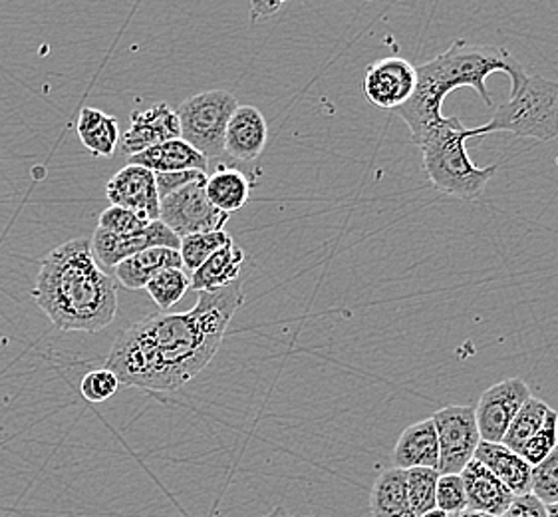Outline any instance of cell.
Masks as SVG:
<instances>
[{"label":"cell","instance_id":"30","mask_svg":"<svg viewBox=\"0 0 558 517\" xmlns=\"http://www.w3.org/2000/svg\"><path fill=\"white\" fill-rule=\"evenodd\" d=\"M122 388L120 378L113 374L110 369H98V371H89L88 374H84L82 384H80V393L94 405H100L110 400L113 394L118 393Z\"/></svg>","mask_w":558,"mask_h":517},{"label":"cell","instance_id":"37","mask_svg":"<svg viewBox=\"0 0 558 517\" xmlns=\"http://www.w3.org/2000/svg\"><path fill=\"white\" fill-rule=\"evenodd\" d=\"M420 517H449V514H446L444 509H439V507H434V509H429V512H425Z\"/></svg>","mask_w":558,"mask_h":517},{"label":"cell","instance_id":"6","mask_svg":"<svg viewBox=\"0 0 558 517\" xmlns=\"http://www.w3.org/2000/svg\"><path fill=\"white\" fill-rule=\"evenodd\" d=\"M239 101L231 92L207 91L179 104L181 137L209 159L225 154V134Z\"/></svg>","mask_w":558,"mask_h":517},{"label":"cell","instance_id":"22","mask_svg":"<svg viewBox=\"0 0 558 517\" xmlns=\"http://www.w3.org/2000/svg\"><path fill=\"white\" fill-rule=\"evenodd\" d=\"M76 130L80 142L96 158H112L122 137L118 120L98 108H82Z\"/></svg>","mask_w":558,"mask_h":517},{"label":"cell","instance_id":"39","mask_svg":"<svg viewBox=\"0 0 558 517\" xmlns=\"http://www.w3.org/2000/svg\"><path fill=\"white\" fill-rule=\"evenodd\" d=\"M548 517H558V504H553V506H547Z\"/></svg>","mask_w":558,"mask_h":517},{"label":"cell","instance_id":"8","mask_svg":"<svg viewBox=\"0 0 558 517\" xmlns=\"http://www.w3.org/2000/svg\"><path fill=\"white\" fill-rule=\"evenodd\" d=\"M439 442V473H461L473 460L481 436L473 406H446L432 417Z\"/></svg>","mask_w":558,"mask_h":517},{"label":"cell","instance_id":"20","mask_svg":"<svg viewBox=\"0 0 558 517\" xmlns=\"http://www.w3.org/2000/svg\"><path fill=\"white\" fill-rule=\"evenodd\" d=\"M245 263V251L229 241L225 248L215 251L199 269L190 275V289L197 292H211L241 279V269Z\"/></svg>","mask_w":558,"mask_h":517},{"label":"cell","instance_id":"35","mask_svg":"<svg viewBox=\"0 0 558 517\" xmlns=\"http://www.w3.org/2000/svg\"><path fill=\"white\" fill-rule=\"evenodd\" d=\"M287 0H253V21L258 16H270L279 11Z\"/></svg>","mask_w":558,"mask_h":517},{"label":"cell","instance_id":"29","mask_svg":"<svg viewBox=\"0 0 558 517\" xmlns=\"http://www.w3.org/2000/svg\"><path fill=\"white\" fill-rule=\"evenodd\" d=\"M558 444V412L548 408L547 417L543 426L538 428L533 438L529 440L525 448L521 450V456L525 458L531 466H536L538 461L545 460L550 452L557 448Z\"/></svg>","mask_w":558,"mask_h":517},{"label":"cell","instance_id":"32","mask_svg":"<svg viewBox=\"0 0 558 517\" xmlns=\"http://www.w3.org/2000/svg\"><path fill=\"white\" fill-rule=\"evenodd\" d=\"M149 224L151 221H146L144 217H140L134 212L116 207V205L104 209L100 219H98V227L108 231V233H113V236H134V233L144 231Z\"/></svg>","mask_w":558,"mask_h":517},{"label":"cell","instance_id":"11","mask_svg":"<svg viewBox=\"0 0 558 517\" xmlns=\"http://www.w3.org/2000/svg\"><path fill=\"white\" fill-rule=\"evenodd\" d=\"M179 245H181V239L159 219L151 221L144 231L134 236H113L98 227L89 241V248L98 265L108 273L116 269L123 258L132 257L140 251H146L149 248L179 249Z\"/></svg>","mask_w":558,"mask_h":517},{"label":"cell","instance_id":"33","mask_svg":"<svg viewBox=\"0 0 558 517\" xmlns=\"http://www.w3.org/2000/svg\"><path fill=\"white\" fill-rule=\"evenodd\" d=\"M499 517H548L547 506L533 494L514 495L513 504Z\"/></svg>","mask_w":558,"mask_h":517},{"label":"cell","instance_id":"18","mask_svg":"<svg viewBox=\"0 0 558 517\" xmlns=\"http://www.w3.org/2000/svg\"><path fill=\"white\" fill-rule=\"evenodd\" d=\"M166 269H183V261L179 249L149 248L140 251L132 257L123 258L122 263L113 269V277L118 285L130 291L146 289L147 282L156 277L157 273Z\"/></svg>","mask_w":558,"mask_h":517},{"label":"cell","instance_id":"17","mask_svg":"<svg viewBox=\"0 0 558 517\" xmlns=\"http://www.w3.org/2000/svg\"><path fill=\"white\" fill-rule=\"evenodd\" d=\"M473 458L483 464L514 495L531 494L533 466L521 454L509 450L505 444H493V442L481 440Z\"/></svg>","mask_w":558,"mask_h":517},{"label":"cell","instance_id":"15","mask_svg":"<svg viewBox=\"0 0 558 517\" xmlns=\"http://www.w3.org/2000/svg\"><path fill=\"white\" fill-rule=\"evenodd\" d=\"M461 480H463V485H465V495H468V507L470 509L487 514V516L499 517L507 507L513 504V492L502 482H499L475 458L463 468Z\"/></svg>","mask_w":558,"mask_h":517},{"label":"cell","instance_id":"16","mask_svg":"<svg viewBox=\"0 0 558 517\" xmlns=\"http://www.w3.org/2000/svg\"><path fill=\"white\" fill-rule=\"evenodd\" d=\"M393 468H434L439 466V442L432 418L405 428L393 448Z\"/></svg>","mask_w":558,"mask_h":517},{"label":"cell","instance_id":"10","mask_svg":"<svg viewBox=\"0 0 558 517\" xmlns=\"http://www.w3.org/2000/svg\"><path fill=\"white\" fill-rule=\"evenodd\" d=\"M531 396L533 394L529 390V384L519 376L507 378L487 388L475 408L481 440L501 444L507 430L513 422L514 414Z\"/></svg>","mask_w":558,"mask_h":517},{"label":"cell","instance_id":"28","mask_svg":"<svg viewBox=\"0 0 558 517\" xmlns=\"http://www.w3.org/2000/svg\"><path fill=\"white\" fill-rule=\"evenodd\" d=\"M531 494L538 497L545 506L558 504V444L545 460L533 466Z\"/></svg>","mask_w":558,"mask_h":517},{"label":"cell","instance_id":"25","mask_svg":"<svg viewBox=\"0 0 558 517\" xmlns=\"http://www.w3.org/2000/svg\"><path fill=\"white\" fill-rule=\"evenodd\" d=\"M229 241H233V237L229 236L225 229L183 237L181 245H179V253H181V261H183V270L187 275L195 273L207 258L211 257L215 251L225 248Z\"/></svg>","mask_w":558,"mask_h":517},{"label":"cell","instance_id":"3","mask_svg":"<svg viewBox=\"0 0 558 517\" xmlns=\"http://www.w3.org/2000/svg\"><path fill=\"white\" fill-rule=\"evenodd\" d=\"M417 70V84L412 98L396 112L410 130L413 144L420 146L425 135L437 125L446 124L441 106L447 96L459 88H471L480 94L485 106H493V96L485 80L495 72H502L511 80V92L526 79L525 68L502 46L470 45L453 40L446 52L424 62Z\"/></svg>","mask_w":558,"mask_h":517},{"label":"cell","instance_id":"9","mask_svg":"<svg viewBox=\"0 0 558 517\" xmlns=\"http://www.w3.org/2000/svg\"><path fill=\"white\" fill-rule=\"evenodd\" d=\"M417 70L402 57H386L372 62L362 80L366 100L378 110L396 112L412 98Z\"/></svg>","mask_w":558,"mask_h":517},{"label":"cell","instance_id":"21","mask_svg":"<svg viewBox=\"0 0 558 517\" xmlns=\"http://www.w3.org/2000/svg\"><path fill=\"white\" fill-rule=\"evenodd\" d=\"M372 517H415L408 497V472L390 468L376 478L369 492Z\"/></svg>","mask_w":558,"mask_h":517},{"label":"cell","instance_id":"5","mask_svg":"<svg viewBox=\"0 0 558 517\" xmlns=\"http://www.w3.org/2000/svg\"><path fill=\"white\" fill-rule=\"evenodd\" d=\"M477 130L481 137L509 132L541 142L555 140L558 135V82L526 74L521 86L511 92L509 100L497 106L492 120Z\"/></svg>","mask_w":558,"mask_h":517},{"label":"cell","instance_id":"38","mask_svg":"<svg viewBox=\"0 0 558 517\" xmlns=\"http://www.w3.org/2000/svg\"><path fill=\"white\" fill-rule=\"evenodd\" d=\"M265 517H294V516H291V514H289V512H287V509H284V507L279 506V507H275V509H272V512H270V514H268V516H265Z\"/></svg>","mask_w":558,"mask_h":517},{"label":"cell","instance_id":"7","mask_svg":"<svg viewBox=\"0 0 558 517\" xmlns=\"http://www.w3.org/2000/svg\"><path fill=\"white\" fill-rule=\"evenodd\" d=\"M207 173H199L195 180L159 200V221L179 237L195 236L205 231H219L227 226L231 215L219 212L205 192Z\"/></svg>","mask_w":558,"mask_h":517},{"label":"cell","instance_id":"12","mask_svg":"<svg viewBox=\"0 0 558 517\" xmlns=\"http://www.w3.org/2000/svg\"><path fill=\"white\" fill-rule=\"evenodd\" d=\"M106 195L116 207L130 209L146 221L159 219V193L151 169L128 164L106 183Z\"/></svg>","mask_w":558,"mask_h":517},{"label":"cell","instance_id":"26","mask_svg":"<svg viewBox=\"0 0 558 517\" xmlns=\"http://www.w3.org/2000/svg\"><path fill=\"white\" fill-rule=\"evenodd\" d=\"M146 291L161 311L169 313L190 291V275L183 269L161 270L147 282Z\"/></svg>","mask_w":558,"mask_h":517},{"label":"cell","instance_id":"13","mask_svg":"<svg viewBox=\"0 0 558 517\" xmlns=\"http://www.w3.org/2000/svg\"><path fill=\"white\" fill-rule=\"evenodd\" d=\"M181 137L178 112L166 101H157L144 112L132 113V124L122 134V152L125 156H137L149 147Z\"/></svg>","mask_w":558,"mask_h":517},{"label":"cell","instance_id":"2","mask_svg":"<svg viewBox=\"0 0 558 517\" xmlns=\"http://www.w3.org/2000/svg\"><path fill=\"white\" fill-rule=\"evenodd\" d=\"M33 297L50 323L68 333H100L118 315V281L101 269L84 237L40 261Z\"/></svg>","mask_w":558,"mask_h":517},{"label":"cell","instance_id":"19","mask_svg":"<svg viewBox=\"0 0 558 517\" xmlns=\"http://www.w3.org/2000/svg\"><path fill=\"white\" fill-rule=\"evenodd\" d=\"M130 164L144 166L151 169L154 173H173V171H190V169H199L207 173L209 168V159L202 156L195 147L190 146L183 137L149 147L146 152L132 156Z\"/></svg>","mask_w":558,"mask_h":517},{"label":"cell","instance_id":"14","mask_svg":"<svg viewBox=\"0 0 558 517\" xmlns=\"http://www.w3.org/2000/svg\"><path fill=\"white\" fill-rule=\"evenodd\" d=\"M268 140L265 116L255 106H236L227 124L225 154L241 164L260 158Z\"/></svg>","mask_w":558,"mask_h":517},{"label":"cell","instance_id":"24","mask_svg":"<svg viewBox=\"0 0 558 517\" xmlns=\"http://www.w3.org/2000/svg\"><path fill=\"white\" fill-rule=\"evenodd\" d=\"M548 408L550 406L545 400L531 396L525 405L519 408V412L514 414L513 422H511V426L507 430L501 444H505L509 450L521 454V450L525 448L526 442L535 436L538 428L543 426Z\"/></svg>","mask_w":558,"mask_h":517},{"label":"cell","instance_id":"4","mask_svg":"<svg viewBox=\"0 0 558 517\" xmlns=\"http://www.w3.org/2000/svg\"><path fill=\"white\" fill-rule=\"evenodd\" d=\"M481 137L477 128H465L463 122L451 116L446 124L437 125L425 135L420 144L425 176L432 185L446 195L463 202H477L483 197L497 166L480 168L468 152V140Z\"/></svg>","mask_w":558,"mask_h":517},{"label":"cell","instance_id":"34","mask_svg":"<svg viewBox=\"0 0 558 517\" xmlns=\"http://www.w3.org/2000/svg\"><path fill=\"white\" fill-rule=\"evenodd\" d=\"M199 173V169H190V171H173V173H156L157 193L159 200H163L169 193L178 192L179 188H183L185 183L195 180Z\"/></svg>","mask_w":558,"mask_h":517},{"label":"cell","instance_id":"36","mask_svg":"<svg viewBox=\"0 0 558 517\" xmlns=\"http://www.w3.org/2000/svg\"><path fill=\"white\" fill-rule=\"evenodd\" d=\"M449 517H493L487 516V514H481V512H475V509H463V512H459V514H451Z\"/></svg>","mask_w":558,"mask_h":517},{"label":"cell","instance_id":"27","mask_svg":"<svg viewBox=\"0 0 558 517\" xmlns=\"http://www.w3.org/2000/svg\"><path fill=\"white\" fill-rule=\"evenodd\" d=\"M408 472V497L415 517L436 506V488L439 472L434 468H412Z\"/></svg>","mask_w":558,"mask_h":517},{"label":"cell","instance_id":"1","mask_svg":"<svg viewBox=\"0 0 558 517\" xmlns=\"http://www.w3.org/2000/svg\"><path fill=\"white\" fill-rule=\"evenodd\" d=\"M243 303V279H236L219 291L199 292L187 313L146 316L116 337L106 369L128 388L173 393L209 366Z\"/></svg>","mask_w":558,"mask_h":517},{"label":"cell","instance_id":"31","mask_svg":"<svg viewBox=\"0 0 558 517\" xmlns=\"http://www.w3.org/2000/svg\"><path fill=\"white\" fill-rule=\"evenodd\" d=\"M436 506L446 514H459L468 509V495L461 473H439L436 488Z\"/></svg>","mask_w":558,"mask_h":517},{"label":"cell","instance_id":"23","mask_svg":"<svg viewBox=\"0 0 558 517\" xmlns=\"http://www.w3.org/2000/svg\"><path fill=\"white\" fill-rule=\"evenodd\" d=\"M205 192L209 202L227 215L243 209L251 197V181L241 169L221 166L207 176Z\"/></svg>","mask_w":558,"mask_h":517}]
</instances>
